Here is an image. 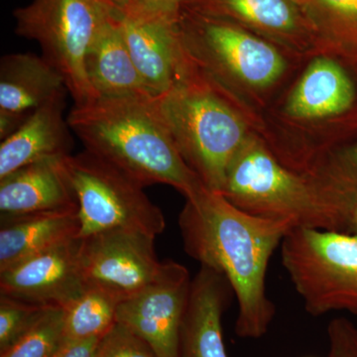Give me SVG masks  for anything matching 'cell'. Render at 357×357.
<instances>
[{
	"label": "cell",
	"mask_w": 357,
	"mask_h": 357,
	"mask_svg": "<svg viewBox=\"0 0 357 357\" xmlns=\"http://www.w3.org/2000/svg\"><path fill=\"white\" fill-rule=\"evenodd\" d=\"M114 9L107 0H32L13 11L16 34L39 44L42 56L64 77L77 107L98 98L84 60Z\"/></svg>",
	"instance_id": "obj_5"
},
{
	"label": "cell",
	"mask_w": 357,
	"mask_h": 357,
	"mask_svg": "<svg viewBox=\"0 0 357 357\" xmlns=\"http://www.w3.org/2000/svg\"><path fill=\"white\" fill-rule=\"evenodd\" d=\"M0 222V271L79 238L77 211L1 213Z\"/></svg>",
	"instance_id": "obj_17"
},
{
	"label": "cell",
	"mask_w": 357,
	"mask_h": 357,
	"mask_svg": "<svg viewBox=\"0 0 357 357\" xmlns=\"http://www.w3.org/2000/svg\"><path fill=\"white\" fill-rule=\"evenodd\" d=\"M281 262L314 317L345 311L357 316V236L292 229L280 245Z\"/></svg>",
	"instance_id": "obj_6"
},
{
	"label": "cell",
	"mask_w": 357,
	"mask_h": 357,
	"mask_svg": "<svg viewBox=\"0 0 357 357\" xmlns=\"http://www.w3.org/2000/svg\"><path fill=\"white\" fill-rule=\"evenodd\" d=\"M64 158L30 164L0 178L2 215L77 211Z\"/></svg>",
	"instance_id": "obj_14"
},
{
	"label": "cell",
	"mask_w": 357,
	"mask_h": 357,
	"mask_svg": "<svg viewBox=\"0 0 357 357\" xmlns=\"http://www.w3.org/2000/svg\"><path fill=\"white\" fill-rule=\"evenodd\" d=\"M185 199L178 215L185 252L229 282L238 306L237 337H262L276 312L267 295L268 266L292 229L287 223L250 215L206 187Z\"/></svg>",
	"instance_id": "obj_1"
},
{
	"label": "cell",
	"mask_w": 357,
	"mask_h": 357,
	"mask_svg": "<svg viewBox=\"0 0 357 357\" xmlns=\"http://www.w3.org/2000/svg\"><path fill=\"white\" fill-rule=\"evenodd\" d=\"M222 194L241 210L291 229L349 234L357 202L354 188L323 170H293L251 138L232 161Z\"/></svg>",
	"instance_id": "obj_2"
},
{
	"label": "cell",
	"mask_w": 357,
	"mask_h": 357,
	"mask_svg": "<svg viewBox=\"0 0 357 357\" xmlns=\"http://www.w3.org/2000/svg\"><path fill=\"white\" fill-rule=\"evenodd\" d=\"M96 357H158L153 349L126 326L115 323L98 344Z\"/></svg>",
	"instance_id": "obj_23"
},
{
	"label": "cell",
	"mask_w": 357,
	"mask_h": 357,
	"mask_svg": "<svg viewBox=\"0 0 357 357\" xmlns=\"http://www.w3.org/2000/svg\"><path fill=\"white\" fill-rule=\"evenodd\" d=\"M154 100L96 98L74 105L68 124L84 150L141 185H171L189 198L204 185L178 153Z\"/></svg>",
	"instance_id": "obj_3"
},
{
	"label": "cell",
	"mask_w": 357,
	"mask_h": 357,
	"mask_svg": "<svg viewBox=\"0 0 357 357\" xmlns=\"http://www.w3.org/2000/svg\"><path fill=\"white\" fill-rule=\"evenodd\" d=\"M349 234H356L357 236V202L351 213V223H349Z\"/></svg>",
	"instance_id": "obj_29"
},
{
	"label": "cell",
	"mask_w": 357,
	"mask_h": 357,
	"mask_svg": "<svg viewBox=\"0 0 357 357\" xmlns=\"http://www.w3.org/2000/svg\"><path fill=\"white\" fill-rule=\"evenodd\" d=\"M326 357H357V328L344 318L333 319L328 326Z\"/></svg>",
	"instance_id": "obj_25"
},
{
	"label": "cell",
	"mask_w": 357,
	"mask_h": 357,
	"mask_svg": "<svg viewBox=\"0 0 357 357\" xmlns=\"http://www.w3.org/2000/svg\"><path fill=\"white\" fill-rule=\"evenodd\" d=\"M232 289L222 274L201 266L192 278L181 328L180 357H229L222 337V314Z\"/></svg>",
	"instance_id": "obj_12"
},
{
	"label": "cell",
	"mask_w": 357,
	"mask_h": 357,
	"mask_svg": "<svg viewBox=\"0 0 357 357\" xmlns=\"http://www.w3.org/2000/svg\"><path fill=\"white\" fill-rule=\"evenodd\" d=\"M185 0H122L117 13L137 20L178 21Z\"/></svg>",
	"instance_id": "obj_24"
},
{
	"label": "cell",
	"mask_w": 357,
	"mask_h": 357,
	"mask_svg": "<svg viewBox=\"0 0 357 357\" xmlns=\"http://www.w3.org/2000/svg\"><path fill=\"white\" fill-rule=\"evenodd\" d=\"M189 270L180 263L163 261L151 284L121 301L116 323L142 338L158 357H180L181 328L192 286Z\"/></svg>",
	"instance_id": "obj_9"
},
{
	"label": "cell",
	"mask_w": 357,
	"mask_h": 357,
	"mask_svg": "<svg viewBox=\"0 0 357 357\" xmlns=\"http://www.w3.org/2000/svg\"><path fill=\"white\" fill-rule=\"evenodd\" d=\"M155 238L144 232L114 229L79 238L77 259L86 286L109 291L121 301L156 279L163 262Z\"/></svg>",
	"instance_id": "obj_8"
},
{
	"label": "cell",
	"mask_w": 357,
	"mask_h": 357,
	"mask_svg": "<svg viewBox=\"0 0 357 357\" xmlns=\"http://www.w3.org/2000/svg\"><path fill=\"white\" fill-rule=\"evenodd\" d=\"M318 1L338 17L357 21V0H318Z\"/></svg>",
	"instance_id": "obj_28"
},
{
	"label": "cell",
	"mask_w": 357,
	"mask_h": 357,
	"mask_svg": "<svg viewBox=\"0 0 357 357\" xmlns=\"http://www.w3.org/2000/svg\"><path fill=\"white\" fill-rule=\"evenodd\" d=\"M102 338L84 340H63L54 357H96Z\"/></svg>",
	"instance_id": "obj_27"
},
{
	"label": "cell",
	"mask_w": 357,
	"mask_h": 357,
	"mask_svg": "<svg viewBox=\"0 0 357 357\" xmlns=\"http://www.w3.org/2000/svg\"><path fill=\"white\" fill-rule=\"evenodd\" d=\"M64 309L48 307L29 328L0 357H54L64 340Z\"/></svg>",
	"instance_id": "obj_21"
},
{
	"label": "cell",
	"mask_w": 357,
	"mask_h": 357,
	"mask_svg": "<svg viewBox=\"0 0 357 357\" xmlns=\"http://www.w3.org/2000/svg\"><path fill=\"white\" fill-rule=\"evenodd\" d=\"M107 2L114 7V8H117L119 6V4L121 3L122 0H107Z\"/></svg>",
	"instance_id": "obj_30"
},
{
	"label": "cell",
	"mask_w": 357,
	"mask_h": 357,
	"mask_svg": "<svg viewBox=\"0 0 357 357\" xmlns=\"http://www.w3.org/2000/svg\"><path fill=\"white\" fill-rule=\"evenodd\" d=\"M64 77L43 57L14 53L0 61V115L21 122L40 107L66 98Z\"/></svg>",
	"instance_id": "obj_13"
},
{
	"label": "cell",
	"mask_w": 357,
	"mask_h": 357,
	"mask_svg": "<svg viewBox=\"0 0 357 357\" xmlns=\"http://www.w3.org/2000/svg\"><path fill=\"white\" fill-rule=\"evenodd\" d=\"M79 241L49 249L0 271V294L65 309L86 288L77 259Z\"/></svg>",
	"instance_id": "obj_11"
},
{
	"label": "cell",
	"mask_w": 357,
	"mask_h": 357,
	"mask_svg": "<svg viewBox=\"0 0 357 357\" xmlns=\"http://www.w3.org/2000/svg\"><path fill=\"white\" fill-rule=\"evenodd\" d=\"M121 302L105 289L86 286L83 293L64 309V340L102 338L116 323Z\"/></svg>",
	"instance_id": "obj_20"
},
{
	"label": "cell",
	"mask_w": 357,
	"mask_h": 357,
	"mask_svg": "<svg viewBox=\"0 0 357 357\" xmlns=\"http://www.w3.org/2000/svg\"><path fill=\"white\" fill-rule=\"evenodd\" d=\"M324 169L333 177L357 189V145L345 153L338 165Z\"/></svg>",
	"instance_id": "obj_26"
},
{
	"label": "cell",
	"mask_w": 357,
	"mask_h": 357,
	"mask_svg": "<svg viewBox=\"0 0 357 357\" xmlns=\"http://www.w3.org/2000/svg\"><path fill=\"white\" fill-rule=\"evenodd\" d=\"M183 7L222 20H243L278 34L299 27V13L291 0H185Z\"/></svg>",
	"instance_id": "obj_19"
},
{
	"label": "cell",
	"mask_w": 357,
	"mask_h": 357,
	"mask_svg": "<svg viewBox=\"0 0 357 357\" xmlns=\"http://www.w3.org/2000/svg\"><path fill=\"white\" fill-rule=\"evenodd\" d=\"M115 13L134 64L155 98L185 83L198 70L178 21L137 20Z\"/></svg>",
	"instance_id": "obj_10"
},
{
	"label": "cell",
	"mask_w": 357,
	"mask_h": 357,
	"mask_svg": "<svg viewBox=\"0 0 357 357\" xmlns=\"http://www.w3.org/2000/svg\"><path fill=\"white\" fill-rule=\"evenodd\" d=\"M47 307L0 294V352L27 333Z\"/></svg>",
	"instance_id": "obj_22"
},
{
	"label": "cell",
	"mask_w": 357,
	"mask_h": 357,
	"mask_svg": "<svg viewBox=\"0 0 357 357\" xmlns=\"http://www.w3.org/2000/svg\"><path fill=\"white\" fill-rule=\"evenodd\" d=\"M64 167L77 199L79 238L114 229L157 237L165 230V217L144 185L109 162L84 150L66 156Z\"/></svg>",
	"instance_id": "obj_7"
},
{
	"label": "cell",
	"mask_w": 357,
	"mask_h": 357,
	"mask_svg": "<svg viewBox=\"0 0 357 357\" xmlns=\"http://www.w3.org/2000/svg\"><path fill=\"white\" fill-rule=\"evenodd\" d=\"M84 69L98 98H155L134 64L115 9L89 47Z\"/></svg>",
	"instance_id": "obj_15"
},
{
	"label": "cell",
	"mask_w": 357,
	"mask_h": 357,
	"mask_svg": "<svg viewBox=\"0 0 357 357\" xmlns=\"http://www.w3.org/2000/svg\"><path fill=\"white\" fill-rule=\"evenodd\" d=\"M354 100V84L344 70L330 59L321 58L303 75L286 109L296 119H324L342 114Z\"/></svg>",
	"instance_id": "obj_18"
},
{
	"label": "cell",
	"mask_w": 357,
	"mask_h": 357,
	"mask_svg": "<svg viewBox=\"0 0 357 357\" xmlns=\"http://www.w3.org/2000/svg\"><path fill=\"white\" fill-rule=\"evenodd\" d=\"M217 86L199 69L154 103L187 165L204 187L222 194L229 167L248 137L243 119Z\"/></svg>",
	"instance_id": "obj_4"
},
{
	"label": "cell",
	"mask_w": 357,
	"mask_h": 357,
	"mask_svg": "<svg viewBox=\"0 0 357 357\" xmlns=\"http://www.w3.org/2000/svg\"><path fill=\"white\" fill-rule=\"evenodd\" d=\"M65 102L62 98L35 110L15 132L1 140L0 178L30 164L70 154L72 130L64 117Z\"/></svg>",
	"instance_id": "obj_16"
}]
</instances>
